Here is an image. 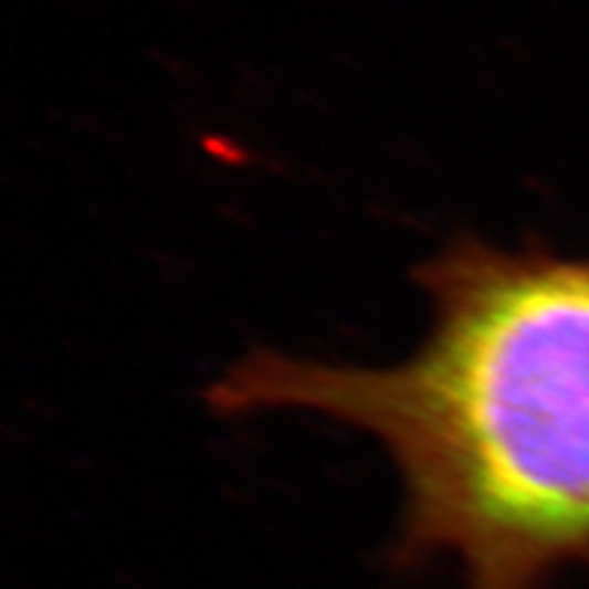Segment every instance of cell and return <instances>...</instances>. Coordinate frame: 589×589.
I'll return each instance as SVG.
<instances>
[{"mask_svg":"<svg viewBox=\"0 0 589 589\" xmlns=\"http://www.w3.org/2000/svg\"><path fill=\"white\" fill-rule=\"evenodd\" d=\"M429 336L393 366L254 349L219 416L308 412L375 437L404 486L396 562L546 589L589 562V260L456 238L416 267Z\"/></svg>","mask_w":589,"mask_h":589,"instance_id":"cell-1","label":"cell"}]
</instances>
